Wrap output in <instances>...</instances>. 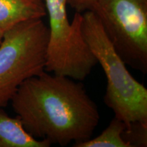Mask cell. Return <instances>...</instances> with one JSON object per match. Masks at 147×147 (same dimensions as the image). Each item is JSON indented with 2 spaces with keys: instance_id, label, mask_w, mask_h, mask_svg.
I'll return each mask as SVG.
<instances>
[{
  "instance_id": "cell-1",
  "label": "cell",
  "mask_w": 147,
  "mask_h": 147,
  "mask_svg": "<svg viewBox=\"0 0 147 147\" xmlns=\"http://www.w3.org/2000/svg\"><path fill=\"white\" fill-rule=\"evenodd\" d=\"M10 102L25 129L51 145L87 140L100 119L82 82L45 70L25 80Z\"/></svg>"
},
{
  "instance_id": "cell-2",
  "label": "cell",
  "mask_w": 147,
  "mask_h": 147,
  "mask_svg": "<svg viewBox=\"0 0 147 147\" xmlns=\"http://www.w3.org/2000/svg\"><path fill=\"white\" fill-rule=\"evenodd\" d=\"M81 32L106 77V106L125 127L134 121L147 123L146 88L128 71L93 11L82 13Z\"/></svg>"
},
{
  "instance_id": "cell-3",
  "label": "cell",
  "mask_w": 147,
  "mask_h": 147,
  "mask_svg": "<svg viewBox=\"0 0 147 147\" xmlns=\"http://www.w3.org/2000/svg\"><path fill=\"white\" fill-rule=\"evenodd\" d=\"M49 28L42 18L7 29L0 44V108L10 102L27 78L45 70Z\"/></svg>"
},
{
  "instance_id": "cell-4",
  "label": "cell",
  "mask_w": 147,
  "mask_h": 147,
  "mask_svg": "<svg viewBox=\"0 0 147 147\" xmlns=\"http://www.w3.org/2000/svg\"><path fill=\"white\" fill-rule=\"evenodd\" d=\"M49 18V38L45 71L82 81L97 64L81 32L82 13L72 21L67 14L66 0H44Z\"/></svg>"
},
{
  "instance_id": "cell-5",
  "label": "cell",
  "mask_w": 147,
  "mask_h": 147,
  "mask_svg": "<svg viewBox=\"0 0 147 147\" xmlns=\"http://www.w3.org/2000/svg\"><path fill=\"white\" fill-rule=\"evenodd\" d=\"M92 11L124 63L147 74V0H98Z\"/></svg>"
},
{
  "instance_id": "cell-6",
  "label": "cell",
  "mask_w": 147,
  "mask_h": 147,
  "mask_svg": "<svg viewBox=\"0 0 147 147\" xmlns=\"http://www.w3.org/2000/svg\"><path fill=\"white\" fill-rule=\"evenodd\" d=\"M46 15L44 0H0V27L5 30L22 21Z\"/></svg>"
},
{
  "instance_id": "cell-7",
  "label": "cell",
  "mask_w": 147,
  "mask_h": 147,
  "mask_svg": "<svg viewBox=\"0 0 147 147\" xmlns=\"http://www.w3.org/2000/svg\"><path fill=\"white\" fill-rule=\"evenodd\" d=\"M47 140L35 138L25 129L19 117H10L0 108V147H50Z\"/></svg>"
},
{
  "instance_id": "cell-8",
  "label": "cell",
  "mask_w": 147,
  "mask_h": 147,
  "mask_svg": "<svg viewBox=\"0 0 147 147\" xmlns=\"http://www.w3.org/2000/svg\"><path fill=\"white\" fill-rule=\"evenodd\" d=\"M125 124L114 117L108 126L96 138L73 144V147H128L122 138Z\"/></svg>"
},
{
  "instance_id": "cell-9",
  "label": "cell",
  "mask_w": 147,
  "mask_h": 147,
  "mask_svg": "<svg viewBox=\"0 0 147 147\" xmlns=\"http://www.w3.org/2000/svg\"><path fill=\"white\" fill-rule=\"evenodd\" d=\"M122 138L128 147L147 146V123L134 121L125 127Z\"/></svg>"
},
{
  "instance_id": "cell-10",
  "label": "cell",
  "mask_w": 147,
  "mask_h": 147,
  "mask_svg": "<svg viewBox=\"0 0 147 147\" xmlns=\"http://www.w3.org/2000/svg\"><path fill=\"white\" fill-rule=\"evenodd\" d=\"M97 1L98 0H66L67 5L79 13L93 10Z\"/></svg>"
},
{
  "instance_id": "cell-11",
  "label": "cell",
  "mask_w": 147,
  "mask_h": 147,
  "mask_svg": "<svg viewBox=\"0 0 147 147\" xmlns=\"http://www.w3.org/2000/svg\"><path fill=\"white\" fill-rule=\"evenodd\" d=\"M5 31H6V30H5L4 29L0 27V44H1V42H2L3 36H4V33H5Z\"/></svg>"
}]
</instances>
